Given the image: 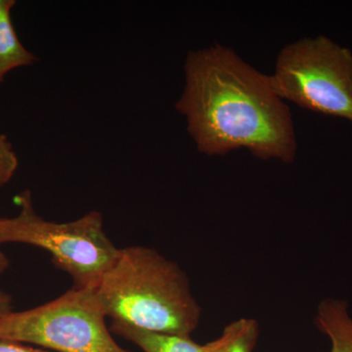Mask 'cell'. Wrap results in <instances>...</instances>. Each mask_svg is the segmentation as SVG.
Masks as SVG:
<instances>
[{
    "label": "cell",
    "mask_w": 352,
    "mask_h": 352,
    "mask_svg": "<svg viewBox=\"0 0 352 352\" xmlns=\"http://www.w3.org/2000/svg\"><path fill=\"white\" fill-rule=\"evenodd\" d=\"M0 352H54L41 347H34L22 342L0 340Z\"/></svg>",
    "instance_id": "8fae6325"
},
{
    "label": "cell",
    "mask_w": 352,
    "mask_h": 352,
    "mask_svg": "<svg viewBox=\"0 0 352 352\" xmlns=\"http://www.w3.org/2000/svg\"><path fill=\"white\" fill-rule=\"evenodd\" d=\"M16 203L20 210L15 217H0V245L17 243L43 249L71 276L74 288L96 289L120 250L106 234L101 212L91 210L74 221L58 223L36 214L31 191L19 194Z\"/></svg>",
    "instance_id": "3957f363"
},
{
    "label": "cell",
    "mask_w": 352,
    "mask_h": 352,
    "mask_svg": "<svg viewBox=\"0 0 352 352\" xmlns=\"http://www.w3.org/2000/svg\"><path fill=\"white\" fill-rule=\"evenodd\" d=\"M4 0H0V7L2 6V4H3Z\"/></svg>",
    "instance_id": "5bb4252c"
},
{
    "label": "cell",
    "mask_w": 352,
    "mask_h": 352,
    "mask_svg": "<svg viewBox=\"0 0 352 352\" xmlns=\"http://www.w3.org/2000/svg\"><path fill=\"white\" fill-rule=\"evenodd\" d=\"M95 289L72 288L55 300L0 317V340L54 352H131L117 344Z\"/></svg>",
    "instance_id": "5b68a950"
},
{
    "label": "cell",
    "mask_w": 352,
    "mask_h": 352,
    "mask_svg": "<svg viewBox=\"0 0 352 352\" xmlns=\"http://www.w3.org/2000/svg\"><path fill=\"white\" fill-rule=\"evenodd\" d=\"M106 316L151 332L190 336L201 318L184 271L151 248L120 250L95 289Z\"/></svg>",
    "instance_id": "7a4b0ae2"
},
{
    "label": "cell",
    "mask_w": 352,
    "mask_h": 352,
    "mask_svg": "<svg viewBox=\"0 0 352 352\" xmlns=\"http://www.w3.org/2000/svg\"><path fill=\"white\" fill-rule=\"evenodd\" d=\"M17 155L12 144L3 134H0V187L4 186L11 179L18 168Z\"/></svg>",
    "instance_id": "30bf717a"
},
{
    "label": "cell",
    "mask_w": 352,
    "mask_h": 352,
    "mask_svg": "<svg viewBox=\"0 0 352 352\" xmlns=\"http://www.w3.org/2000/svg\"><path fill=\"white\" fill-rule=\"evenodd\" d=\"M258 337V321L241 318L226 326L219 339L208 342V352H252Z\"/></svg>",
    "instance_id": "9c48e42d"
},
{
    "label": "cell",
    "mask_w": 352,
    "mask_h": 352,
    "mask_svg": "<svg viewBox=\"0 0 352 352\" xmlns=\"http://www.w3.org/2000/svg\"><path fill=\"white\" fill-rule=\"evenodd\" d=\"M184 74L175 108L199 152L214 157L245 149L264 161L294 162L298 142L293 117L270 75L220 43L189 51Z\"/></svg>",
    "instance_id": "6da1fadb"
},
{
    "label": "cell",
    "mask_w": 352,
    "mask_h": 352,
    "mask_svg": "<svg viewBox=\"0 0 352 352\" xmlns=\"http://www.w3.org/2000/svg\"><path fill=\"white\" fill-rule=\"evenodd\" d=\"M270 78L282 100L352 122V53L330 38L287 44Z\"/></svg>",
    "instance_id": "277c9868"
},
{
    "label": "cell",
    "mask_w": 352,
    "mask_h": 352,
    "mask_svg": "<svg viewBox=\"0 0 352 352\" xmlns=\"http://www.w3.org/2000/svg\"><path fill=\"white\" fill-rule=\"evenodd\" d=\"M14 0H4L0 7V83L13 69L31 66L38 57L27 50L18 38L11 20Z\"/></svg>",
    "instance_id": "52a82bcc"
},
{
    "label": "cell",
    "mask_w": 352,
    "mask_h": 352,
    "mask_svg": "<svg viewBox=\"0 0 352 352\" xmlns=\"http://www.w3.org/2000/svg\"><path fill=\"white\" fill-rule=\"evenodd\" d=\"M13 311L12 298L0 289V317Z\"/></svg>",
    "instance_id": "7c38bea8"
},
{
    "label": "cell",
    "mask_w": 352,
    "mask_h": 352,
    "mask_svg": "<svg viewBox=\"0 0 352 352\" xmlns=\"http://www.w3.org/2000/svg\"><path fill=\"white\" fill-rule=\"evenodd\" d=\"M315 324L331 340V352H352V319L347 303L326 300L320 303Z\"/></svg>",
    "instance_id": "ba28073f"
},
{
    "label": "cell",
    "mask_w": 352,
    "mask_h": 352,
    "mask_svg": "<svg viewBox=\"0 0 352 352\" xmlns=\"http://www.w3.org/2000/svg\"><path fill=\"white\" fill-rule=\"evenodd\" d=\"M110 330L144 352H208V344H197L190 336L151 332L119 321H112Z\"/></svg>",
    "instance_id": "8992f818"
},
{
    "label": "cell",
    "mask_w": 352,
    "mask_h": 352,
    "mask_svg": "<svg viewBox=\"0 0 352 352\" xmlns=\"http://www.w3.org/2000/svg\"><path fill=\"white\" fill-rule=\"evenodd\" d=\"M9 267V259L6 254L0 249V275L3 274Z\"/></svg>",
    "instance_id": "4fadbf2b"
}]
</instances>
